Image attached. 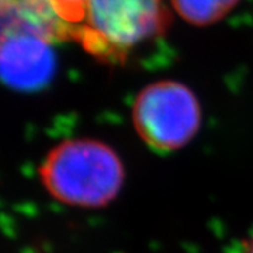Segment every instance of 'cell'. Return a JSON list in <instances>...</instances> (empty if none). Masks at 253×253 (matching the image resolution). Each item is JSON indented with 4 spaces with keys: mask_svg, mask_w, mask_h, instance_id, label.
Returning a JSON list of instances; mask_svg holds the SVG:
<instances>
[{
    "mask_svg": "<svg viewBox=\"0 0 253 253\" xmlns=\"http://www.w3.org/2000/svg\"><path fill=\"white\" fill-rule=\"evenodd\" d=\"M76 26L90 54L120 62L162 31V0H87Z\"/></svg>",
    "mask_w": 253,
    "mask_h": 253,
    "instance_id": "obj_2",
    "label": "cell"
},
{
    "mask_svg": "<svg viewBox=\"0 0 253 253\" xmlns=\"http://www.w3.org/2000/svg\"><path fill=\"white\" fill-rule=\"evenodd\" d=\"M52 1L62 13L63 17L66 18L71 24L72 23L76 24L87 0H52Z\"/></svg>",
    "mask_w": 253,
    "mask_h": 253,
    "instance_id": "obj_7",
    "label": "cell"
},
{
    "mask_svg": "<svg viewBox=\"0 0 253 253\" xmlns=\"http://www.w3.org/2000/svg\"><path fill=\"white\" fill-rule=\"evenodd\" d=\"M225 253H253V225L226 248Z\"/></svg>",
    "mask_w": 253,
    "mask_h": 253,
    "instance_id": "obj_8",
    "label": "cell"
},
{
    "mask_svg": "<svg viewBox=\"0 0 253 253\" xmlns=\"http://www.w3.org/2000/svg\"><path fill=\"white\" fill-rule=\"evenodd\" d=\"M174 11L194 26H208L224 18L239 0H170Z\"/></svg>",
    "mask_w": 253,
    "mask_h": 253,
    "instance_id": "obj_6",
    "label": "cell"
},
{
    "mask_svg": "<svg viewBox=\"0 0 253 253\" xmlns=\"http://www.w3.org/2000/svg\"><path fill=\"white\" fill-rule=\"evenodd\" d=\"M132 120L138 135L156 152H173L196 135L201 110L186 84L161 81L144 87L136 96Z\"/></svg>",
    "mask_w": 253,
    "mask_h": 253,
    "instance_id": "obj_3",
    "label": "cell"
},
{
    "mask_svg": "<svg viewBox=\"0 0 253 253\" xmlns=\"http://www.w3.org/2000/svg\"><path fill=\"white\" fill-rule=\"evenodd\" d=\"M55 68L56 56L51 40L21 33L1 34L0 69L10 87L38 90L52 79Z\"/></svg>",
    "mask_w": 253,
    "mask_h": 253,
    "instance_id": "obj_4",
    "label": "cell"
},
{
    "mask_svg": "<svg viewBox=\"0 0 253 253\" xmlns=\"http://www.w3.org/2000/svg\"><path fill=\"white\" fill-rule=\"evenodd\" d=\"M3 34L21 33L48 38L66 34L69 21L52 0H1Z\"/></svg>",
    "mask_w": 253,
    "mask_h": 253,
    "instance_id": "obj_5",
    "label": "cell"
},
{
    "mask_svg": "<svg viewBox=\"0 0 253 253\" xmlns=\"http://www.w3.org/2000/svg\"><path fill=\"white\" fill-rule=\"evenodd\" d=\"M40 177L54 199L73 207L109 204L121 189L124 169L116 152L93 139L65 141L46 155Z\"/></svg>",
    "mask_w": 253,
    "mask_h": 253,
    "instance_id": "obj_1",
    "label": "cell"
}]
</instances>
